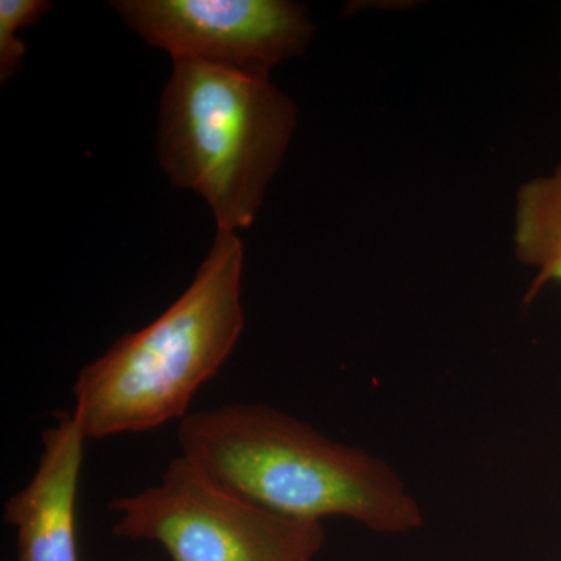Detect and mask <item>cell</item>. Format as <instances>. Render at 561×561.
Wrapping results in <instances>:
<instances>
[{
    "label": "cell",
    "mask_w": 561,
    "mask_h": 561,
    "mask_svg": "<svg viewBox=\"0 0 561 561\" xmlns=\"http://www.w3.org/2000/svg\"><path fill=\"white\" fill-rule=\"evenodd\" d=\"M243 245L217 230L186 290L142 330L128 332L73 382V416L88 440L184 420L195 394L231 356L243 328Z\"/></svg>",
    "instance_id": "cell-2"
},
{
    "label": "cell",
    "mask_w": 561,
    "mask_h": 561,
    "mask_svg": "<svg viewBox=\"0 0 561 561\" xmlns=\"http://www.w3.org/2000/svg\"><path fill=\"white\" fill-rule=\"evenodd\" d=\"M295 128L297 106L271 77L173 60L158 114V160L173 186L208 203L217 230H245Z\"/></svg>",
    "instance_id": "cell-3"
},
{
    "label": "cell",
    "mask_w": 561,
    "mask_h": 561,
    "mask_svg": "<svg viewBox=\"0 0 561 561\" xmlns=\"http://www.w3.org/2000/svg\"><path fill=\"white\" fill-rule=\"evenodd\" d=\"M51 9L47 0H0V81L21 72L25 44L18 32L36 24Z\"/></svg>",
    "instance_id": "cell-8"
},
{
    "label": "cell",
    "mask_w": 561,
    "mask_h": 561,
    "mask_svg": "<svg viewBox=\"0 0 561 561\" xmlns=\"http://www.w3.org/2000/svg\"><path fill=\"white\" fill-rule=\"evenodd\" d=\"M87 440L72 412L43 432L35 474L3 508L16 534L18 561H80L76 507Z\"/></svg>",
    "instance_id": "cell-6"
},
{
    "label": "cell",
    "mask_w": 561,
    "mask_h": 561,
    "mask_svg": "<svg viewBox=\"0 0 561 561\" xmlns=\"http://www.w3.org/2000/svg\"><path fill=\"white\" fill-rule=\"evenodd\" d=\"M114 535L151 541L172 561H313L323 523L289 518L236 493L183 454L160 482L116 497Z\"/></svg>",
    "instance_id": "cell-4"
},
{
    "label": "cell",
    "mask_w": 561,
    "mask_h": 561,
    "mask_svg": "<svg viewBox=\"0 0 561 561\" xmlns=\"http://www.w3.org/2000/svg\"><path fill=\"white\" fill-rule=\"evenodd\" d=\"M179 445L216 481L289 518L343 516L387 535L423 526L419 501L389 463L272 405L192 412L180 421Z\"/></svg>",
    "instance_id": "cell-1"
},
{
    "label": "cell",
    "mask_w": 561,
    "mask_h": 561,
    "mask_svg": "<svg viewBox=\"0 0 561 561\" xmlns=\"http://www.w3.org/2000/svg\"><path fill=\"white\" fill-rule=\"evenodd\" d=\"M111 9L172 60H195L271 77L298 57L316 27L308 9L287 0H114Z\"/></svg>",
    "instance_id": "cell-5"
},
{
    "label": "cell",
    "mask_w": 561,
    "mask_h": 561,
    "mask_svg": "<svg viewBox=\"0 0 561 561\" xmlns=\"http://www.w3.org/2000/svg\"><path fill=\"white\" fill-rule=\"evenodd\" d=\"M513 241L518 261L538 271L524 302L534 301L546 284H561V164L519 187Z\"/></svg>",
    "instance_id": "cell-7"
},
{
    "label": "cell",
    "mask_w": 561,
    "mask_h": 561,
    "mask_svg": "<svg viewBox=\"0 0 561 561\" xmlns=\"http://www.w3.org/2000/svg\"><path fill=\"white\" fill-rule=\"evenodd\" d=\"M144 561V560H142ZM147 561V560H146Z\"/></svg>",
    "instance_id": "cell-9"
}]
</instances>
